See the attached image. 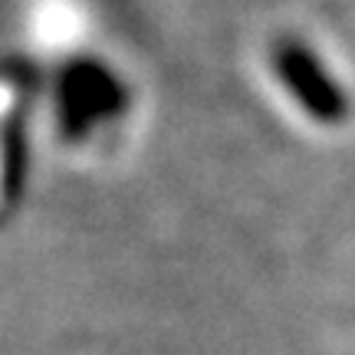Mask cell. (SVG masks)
Wrapping results in <instances>:
<instances>
[{
  "label": "cell",
  "instance_id": "obj_1",
  "mask_svg": "<svg viewBox=\"0 0 355 355\" xmlns=\"http://www.w3.org/2000/svg\"><path fill=\"white\" fill-rule=\"evenodd\" d=\"M273 66H277L279 79L286 83V89L296 96V102L313 119H319V122H339L345 115L343 89L332 83V76L322 69V63L306 46H300V43L277 46Z\"/></svg>",
  "mask_w": 355,
  "mask_h": 355
}]
</instances>
